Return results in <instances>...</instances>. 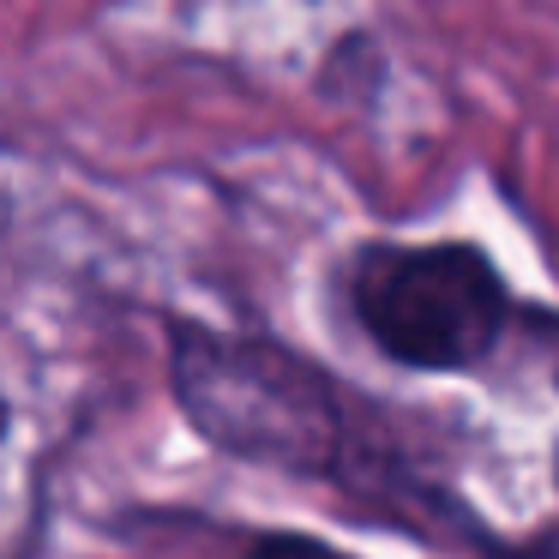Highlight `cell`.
<instances>
[{
    "label": "cell",
    "mask_w": 559,
    "mask_h": 559,
    "mask_svg": "<svg viewBox=\"0 0 559 559\" xmlns=\"http://www.w3.org/2000/svg\"><path fill=\"white\" fill-rule=\"evenodd\" d=\"M493 559H559V518H547L542 530H530L511 547H493Z\"/></svg>",
    "instance_id": "277c9868"
},
{
    "label": "cell",
    "mask_w": 559,
    "mask_h": 559,
    "mask_svg": "<svg viewBox=\"0 0 559 559\" xmlns=\"http://www.w3.org/2000/svg\"><path fill=\"white\" fill-rule=\"evenodd\" d=\"M247 559H355V554L319 542V535H301V530H265L247 542Z\"/></svg>",
    "instance_id": "3957f363"
},
{
    "label": "cell",
    "mask_w": 559,
    "mask_h": 559,
    "mask_svg": "<svg viewBox=\"0 0 559 559\" xmlns=\"http://www.w3.org/2000/svg\"><path fill=\"white\" fill-rule=\"evenodd\" d=\"M337 295L361 337L409 373H475L518 319L506 271L475 241H367L343 259Z\"/></svg>",
    "instance_id": "7a4b0ae2"
},
{
    "label": "cell",
    "mask_w": 559,
    "mask_h": 559,
    "mask_svg": "<svg viewBox=\"0 0 559 559\" xmlns=\"http://www.w3.org/2000/svg\"><path fill=\"white\" fill-rule=\"evenodd\" d=\"M169 391L181 421L235 463L349 487L367 499H385L391 487L415 493L385 439H367L373 427H361L343 379L283 337L169 319Z\"/></svg>",
    "instance_id": "6da1fadb"
}]
</instances>
